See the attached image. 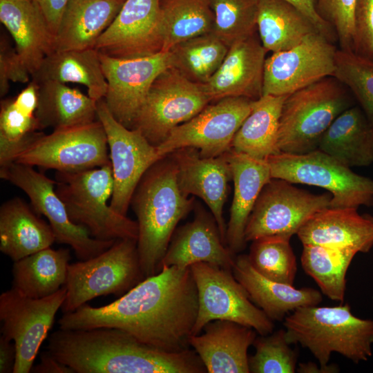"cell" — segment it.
Here are the masks:
<instances>
[{
	"mask_svg": "<svg viewBox=\"0 0 373 373\" xmlns=\"http://www.w3.org/2000/svg\"><path fill=\"white\" fill-rule=\"evenodd\" d=\"M106 135L97 120L43 132L15 162L60 172H77L111 163Z\"/></svg>",
	"mask_w": 373,
	"mask_h": 373,
	"instance_id": "cell-11",
	"label": "cell"
},
{
	"mask_svg": "<svg viewBox=\"0 0 373 373\" xmlns=\"http://www.w3.org/2000/svg\"><path fill=\"white\" fill-rule=\"evenodd\" d=\"M232 271L251 300L273 321H281L298 308L318 305L322 301L321 293L314 288L297 289L264 277L254 269L247 255L236 256Z\"/></svg>",
	"mask_w": 373,
	"mask_h": 373,
	"instance_id": "cell-25",
	"label": "cell"
},
{
	"mask_svg": "<svg viewBox=\"0 0 373 373\" xmlns=\"http://www.w3.org/2000/svg\"><path fill=\"white\" fill-rule=\"evenodd\" d=\"M229 48L213 32L189 39L170 50L173 67L189 79L205 84L220 68Z\"/></svg>",
	"mask_w": 373,
	"mask_h": 373,
	"instance_id": "cell-38",
	"label": "cell"
},
{
	"mask_svg": "<svg viewBox=\"0 0 373 373\" xmlns=\"http://www.w3.org/2000/svg\"><path fill=\"white\" fill-rule=\"evenodd\" d=\"M125 1L68 0L55 35L54 51L95 48Z\"/></svg>",
	"mask_w": 373,
	"mask_h": 373,
	"instance_id": "cell-28",
	"label": "cell"
},
{
	"mask_svg": "<svg viewBox=\"0 0 373 373\" xmlns=\"http://www.w3.org/2000/svg\"><path fill=\"white\" fill-rule=\"evenodd\" d=\"M233 182V197L227 225L226 242L235 255L246 245L247 220L264 186L271 179L267 160L230 149L225 153Z\"/></svg>",
	"mask_w": 373,
	"mask_h": 373,
	"instance_id": "cell-24",
	"label": "cell"
},
{
	"mask_svg": "<svg viewBox=\"0 0 373 373\" xmlns=\"http://www.w3.org/2000/svg\"><path fill=\"white\" fill-rule=\"evenodd\" d=\"M256 26L267 52H280L318 32L311 21L285 0H258Z\"/></svg>",
	"mask_w": 373,
	"mask_h": 373,
	"instance_id": "cell-35",
	"label": "cell"
},
{
	"mask_svg": "<svg viewBox=\"0 0 373 373\" xmlns=\"http://www.w3.org/2000/svg\"><path fill=\"white\" fill-rule=\"evenodd\" d=\"M189 340L208 373H249L248 349L257 337L249 327L226 320L207 323Z\"/></svg>",
	"mask_w": 373,
	"mask_h": 373,
	"instance_id": "cell-22",
	"label": "cell"
},
{
	"mask_svg": "<svg viewBox=\"0 0 373 373\" xmlns=\"http://www.w3.org/2000/svg\"><path fill=\"white\" fill-rule=\"evenodd\" d=\"M333 77L349 89L373 126V61L338 48Z\"/></svg>",
	"mask_w": 373,
	"mask_h": 373,
	"instance_id": "cell-42",
	"label": "cell"
},
{
	"mask_svg": "<svg viewBox=\"0 0 373 373\" xmlns=\"http://www.w3.org/2000/svg\"><path fill=\"white\" fill-rule=\"evenodd\" d=\"M213 33L229 47L254 34L258 0H210Z\"/></svg>",
	"mask_w": 373,
	"mask_h": 373,
	"instance_id": "cell-41",
	"label": "cell"
},
{
	"mask_svg": "<svg viewBox=\"0 0 373 373\" xmlns=\"http://www.w3.org/2000/svg\"><path fill=\"white\" fill-rule=\"evenodd\" d=\"M367 218H368L369 220H370L372 223H373V216L370 215V214H367V213H365V214H363Z\"/></svg>",
	"mask_w": 373,
	"mask_h": 373,
	"instance_id": "cell-52",
	"label": "cell"
},
{
	"mask_svg": "<svg viewBox=\"0 0 373 373\" xmlns=\"http://www.w3.org/2000/svg\"><path fill=\"white\" fill-rule=\"evenodd\" d=\"M198 291L191 267H163L137 284L116 300L102 306L84 304L59 319V328L123 330L158 349L180 352L196 321Z\"/></svg>",
	"mask_w": 373,
	"mask_h": 373,
	"instance_id": "cell-1",
	"label": "cell"
},
{
	"mask_svg": "<svg viewBox=\"0 0 373 373\" xmlns=\"http://www.w3.org/2000/svg\"><path fill=\"white\" fill-rule=\"evenodd\" d=\"M266 52L254 34L232 44L220 68L204 84L211 101L227 97L256 100L262 97Z\"/></svg>",
	"mask_w": 373,
	"mask_h": 373,
	"instance_id": "cell-21",
	"label": "cell"
},
{
	"mask_svg": "<svg viewBox=\"0 0 373 373\" xmlns=\"http://www.w3.org/2000/svg\"><path fill=\"white\" fill-rule=\"evenodd\" d=\"M108 88L104 98L113 116L131 128L149 90L157 77L173 67L170 50L153 55L117 58L99 52Z\"/></svg>",
	"mask_w": 373,
	"mask_h": 373,
	"instance_id": "cell-18",
	"label": "cell"
},
{
	"mask_svg": "<svg viewBox=\"0 0 373 373\" xmlns=\"http://www.w3.org/2000/svg\"><path fill=\"white\" fill-rule=\"evenodd\" d=\"M160 0H126L97 40L100 53L117 58L144 57L161 51Z\"/></svg>",
	"mask_w": 373,
	"mask_h": 373,
	"instance_id": "cell-19",
	"label": "cell"
},
{
	"mask_svg": "<svg viewBox=\"0 0 373 373\" xmlns=\"http://www.w3.org/2000/svg\"><path fill=\"white\" fill-rule=\"evenodd\" d=\"M17 352L14 342L6 336H0V372L13 373Z\"/></svg>",
	"mask_w": 373,
	"mask_h": 373,
	"instance_id": "cell-49",
	"label": "cell"
},
{
	"mask_svg": "<svg viewBox=\"0 0 373 373\" xmlns=\"http://www.w3.org/2000/svg\"><path fill=\"white\" fill-rule=\"evenodd\" d=\"M290 238L271 236L252 241L247 256L254 269L269 280L293 285L297 265Z\"/></svg>",
	"mask_w": 373,
	"mask_h": 373,
	"instance_id": "cell-40",
	"label": "cell"
},
{
	"mask_svg": "<svg viewBox=\"0 0 373 373\" xmlns=\"http://www.w3.org/2000/svg\"><path fill=\"white\" fill-rule=\"evenodd\" d=\"M176 166L168 155L144 174L131 204L137 217V247L144 278L160 271V265L178 222L193 207L194 198L180 191Z\"/></svg>",
	"mask_w": 373,
	"mask_h": 373,
	"instance_id": "cell-3",
	"label": "cell"
},
{
	"mask_svg": "<svg viewBox=\"0 0 373 373\" xmlns=\"http://www.w3.org/2000/svg\"><path fill=\"white\" fill-rule=\"evenodd\" d=\"M169 155L176 166L177 182L181 193L186 197L198 196L206 203L227 245L223 207L232 176L225 153L215 157H203L198 149L184 147Z\"/></svg>",
	"mask_w": 373,
	"mask_h": 373,
	"instance_id": "cell-20",
	"label": "cell"
},
{
	"mask_svg": "<svg viewBox=\"0 0 373 373\" xmlns=\"http://www.w3.org/2000/svg\"><path fill=\"white\" fill-rule=\"evenodd\" d=\"M298 372L302 373H334L339 371L338 367L335 365H327L326 367L318 365L314 363L309 362L307 363H300L296 369Z\"/></svg>",
	"mask_w": 373,
	"mask_h": 373,
	"instance_id": "cell-51",
	"label": "cell"
},
{
	"mask_svg": "<svg viewBox=\"0 0 373 373\" xmlns=\"http://www.w3.org/2000/svg\"><path fill=\"white\" fill-rule=\"evenodd\" d=\"M300 261L304 271L317 283L329 299L343 302L346 273L355 255L350 247L304 244Z\"/></svg>",
	"mask_w": 373,
	"mask_h": 373,
	"instance_id": "cell-37",
	"label": "cell"
},
{
	"mask_svg": "<svg viewBox=\"0 0 373 373\" xmlns=\"http://www.w3.org/2000/svg\"><path fill=\"white\" fill-rule=\"evenodd\" d=\"M300 10L314 24L317 30L332 42L336 39L333 28L318 14L316 0H285Z\"/></svg>",
	"mask_w": 373,
	"mask_h": 373,
	"instance_id": "cell-47",
	"label": "cell"
},
{
	"mask_svg": "<svg viewBox=\"0 0 373 373\" xmlns=\"http://www.w3.org/2000/svg\"><path fill=\"white\" fill-rule=\"evenodd\" d=\"M31 77L37 83L56 81L82 84L96 102L104 98L108 88L99 52L95 48L54 51Z\"/></svg>",
	"mask_w": 373,
	"mask_h": 373,
	"instance_id": "cell-31",
	"label": "cell"
},
{
	"mask_svg": "<svg viewBox=\"0 0 373 373\" xmlns=\"http://www.w3.org/2000/svg\"><path fill=\"white\" fill-rule=\"evenodd\" d=\"M287 96L267 95L254 100L250 113L233 139L231 149L262 160L280 153L279 124Z\"/></svg>",
	"mask_w": 373,
	"mask_h": 373,
	"instance_id": "cell-33",
	"label": "cell"
},
{
	"mask_svg": "<svg viewBox=\"0 0 373 373\" xmlns=\"http://www.w3.org/2000/svg\"><path fill=\"white\" fill-rule=\"evenodd\" d=\"M97 119L103 125L110 151L113 191L109 204L115 212L126 216L141 178L164 157L139 130L119 122L109 111L104 98L97 102Z\"/></svg>",
	"mask_w": 373,
	"mask_h": 373,
	"instance_id": "cell-16",
	"label": "cell"
},
{
	"mask_svg": "<svg viewBox=\"0 0 373 373\" xmlns=\"http://www.w3.org/2000/svg\"><path fill=\"white\" fill-rule=\"evenodd\" d=\"M211 101L204 84L169 68L154 80L131 128L157 146L174 128L193 118Z\"/></svg>",
	"mask_w": 373,
	"mask_h": 373,
	"instance_id": "cell-9",
	"label": "cell"
},
{
	"mask_svg": "<svg viewBox=\"0 0 373 373\" xmlns=\"http://www.w3.org/2000/svg\"><path fill=\"white\" fill-rule=\"evenodd\" d=\"M54 35L59 27L68 0H35Z\"/></svg>",
	"mask_w": 373,
	"mask_h": 373,
	"instance_id": "cell-48",
	"label": "cell"
},
{
	"mask_svg": "<svg viewBox=\"0 0 373 373\" xmlns=\"http://www.w3.org/2000/svg\"><path fill=\"white\" fill-rule=\"evenodd\" d=\"M31 371L36 373H75L73 369L61 363L48 351L42 353L40 362L32 368Z\"/></svg>",
	"mask_w": 373,
	"mask_h": 373,
	"instance_id": "cell-50",
	"label": "cell"
},
{
	"mask_svg": "<svg viewBox=\"0 0 373 373\" xmlns=\"http://www.w3.org/2000/svg\"><path fill=\"white\" fill-rule=\"evenodd\" d=\"M354 102L349 89L334 77H325L287 95L280 118V151L303 154L318 149L325 131Z\"/></svg>",
	"mask_w": 373,
	"mask_h": 373,
	"instance_id": "cell-6",
	"label": "cell"
},
{
	"mask_svg": "<svg viewBox=\"0 0 373 373\" xmlns=\"http://www.w3.org/2000/svg\"><path fill=\"white\" fill-rule=\"evenodd\" d=\"M48 352L75 373H205L197 353L166 352L116 328H59L48 338Z\"/></svg>",
	"mask_w": 373,
	"mask_h": 373,
	"instance_id": "cell-2",
	"label": "cell"
},
{
	"mask_svg": "<svg viewBox=\"0 0 373 373\" xmlns=\"http://www.w3.org/2000/svg\"><path fill=\"white\" fill-rule=\"evenodd\" d=\"M214 16L210 0H165L161 3V50L169 51L179 43L213 32Z\"/></svg>",
	"mask_w": 373,
	"mask_h": 373,
	"instance_id": "cell-36",
	"label": "cell"
},
{
	"mask_svg": "<svg viewBox=\"0 0 373 373\" xmlns=\"http://www.w3.org/2000/svg\"><path fill=\"white\" fill-rule=\"evenodd\" d=\"M302 244L350 247L367 253L373 247V223L356 208H326L297 232Z\"/></svg>",
	"mask_w": 373,
	"mask_h": 373,
	"instance_id": "cell-27",
	"label": "cell"
},
{
	"mask_svg": "<svg viewBox=\"0 0 373 373\" xmlns=\"http://www.w3.org/2000/svg\"><path fill=\"white\" fill-rule=\"evenodd\" d=\"M113 191L111 162L77 172L55 174V191L70 220L100 240H137L138 224L115 212L108 203Z\"/></svg>",
	"mask_w": 373,
	"mask_h": 373,
	"instance_id": "cell-5",
	"label": "cell"
},
{
	"mask_svg": "<svg viewBox=\"0 0 373 373\" xmlns=\"http://www.w3.org/2000/svg\"><path fill=\"white\" fill-rule=\"evenodd\" d=\"M271 178L323 188L332 194L330 208L373 206V180L356 174L325 152H280L267 159Z\"/></svg>",
	"mask_w": 373,
	"mask_h": 373,
	"instance_id": "cell-8",
	"label": "cell"
},
{
	"mask_svg": "<svg viewBox=\"0 0 373 373\" xmlns=\"http://www.w3.org/2000/svg\"><path fill=\"white\" fill-rule=\"evenodd\" d=\"M0 178L21 189L28 196L34 211L48 220L56 241L69 245L79 260L93 258L116 241L96 239L86 228L74 223L55 191V180L37 171L33 166L13 162L1 166Z\"/></svg>",
	"mask_w": 373,
	"mask_h": 373,
	"instance_id": "cell-12",
	"label": "cell"
},
{
	"mask_svg": "<svg viewBox=\"0 0 373 373\" xmlns=\"http://www.w3.org/2000/svg\"><path fill=\"white\" fill-rule=\"evenodd\" d=\"M253 99L227 97L208 104L189 121L174 128L157 146L164 157L184 147L199 151L203 157L222 155L231 149L233 139L251 111Z\"/></svg>",
	"mask_w": 373,
	"mask_h": 373,
	"instance_id": "cell-15",
	"label": "cell"
},
{
	"mask_svg": "<svg viewBox=\"0 0 373 373\" xmlns=\"http://www.w3.org/2000/svg\"><path fill=\"white\" fill-rule=\"evenodd\" d=\"M318 149L350 168L373 163V126L361 108L354 105L341 113L322 135Z\"/></svg>",
	"mask_w": 373,
	"mask_h": 373,
	"instance_id": "cell-30",
	"label": "cell"
},
{
	"mask_svg": "<svg viewBox=\"0 0 373 373\" xmlns=\"http://www.w3.org/2000/svg\"><path fill=\"white\" fill-rule=\"evenodd\" d=\"M41 133L35 113L12 99L1 102L0 166L15 162Z\"/></svg>",
	"mask_w": 373,
	"mask_h": 373,
	"instance_id": "cell-39",
	"label": "cell"
},
{
	"mask_svg": "<svg viewBox=\"0 0 373 373\" xmlns=\"http://www.w3.org/2000/svg\"><path fill=\"white\" fill-rule=\"evenodd\" d=\"M39 84L35 116L40 130L72 127L97 119V102L64 83L45 81Z\"/></svg>",
	"mask_w": 373,
	"mask_h": 373,
	"instance_id": "cell-32",
	"label": "cell"
},
{
	"mask_svg": "<svg viewBox=\"0 0 373 373\" xmlns=\"http://www.w3.org/2000/svg\"><path fill=\"white\" fill-rule=\"evenodd\" d=\"M144 279L137 240H117L100 254L68 265L61 309L72 312L96 297L123 295Z\"/></svg>",
	"mask_w": 373,
	"mask_h": 373,
	"instance_id": "cell-7",
	"label": "cell"
},
{
	"mask_svg": "<svg viewBox=\"0 0 373 373\" xmlns=\"http://www.w3.org/2000/svg\"><path fill=\"white\" fill-rule=\"evenodd\" d=\"M31 74L19 55L16 48L11 46L5 39L0 44V96L9 90L10 82L25 83Z\"/></svg>",
	"mask_w": 373,
	"mask_h": 373,
	"instance_id": "cell-46",
	"label": "cell"
},
{
	"mask_svg": "<svg viewBox=\"0 0 373 373\" xmlns=\"http://www.w3.org/2000/svg\"><path fill=\"white\" fill-rule=\"evenodd\" d=\"M56 241L49 224L21 198L15 197L0 207V250L14 262L39 251Z\"/></svg>",
	"mask_w": 373,
	"mask_h": 373,
	"instance_id": "cell-29",
	"label": "cell"
},
{
	"mask_svg": "<svg viewBox=\"0 0 373 373\" xmlns=\"http://www.w3.org/2000/svg\"><path fill=\"white\" fill-rule=\"evenodd\" d=\"M235 254L222 241L213 215L204 211L193 220L174 232L160 265L163 267H189L197 262H207L231 270Z\"/></svg>",
	"mask_w": 373,
	"mask_h": 373,
	"instance_id": "cell-23",
	"label": "cell"
},
{
	"mask_svg": "<svg viewBox=\"0 0 373 373\" xmlns=\"http://www.w3.org/2000/svg\"><path fill=\"white\" fill-rule=\"evenodd\" d=\"M356 0H317L319 15L333 28L341 50L354 52Z\"/></svg>",
	"mask_w": 373,
	"mask_h": 373,
	"instance_id": "cell-44",
	"label": "cell"
},
{
	"mask_svg": "<svg viewBox=\"0 0 373 373\" xmlns=\"http://www.w3.org/2000/svg\"><path fill=\"white\" fill-rule=\"evenodd\" d=\"M0 21L31 75L54 51L55 35L35 0H0Z\"/></svg>",
	"mask_w": 373,
	"mask_h": 373,
	"instance_id": "cell-26",
	"label": "cell"
},
{
	"mask_svg": "<svg viewBox=\"0 0 373 373\" xmlns=\"http://www.w3.org/2000/svg\"><path fill=\"white\" fill-rule=\"evenodd\" d=\"M66 296V288L42 298L27 297L12 287L0 296L1 335L12 341L17 356L13 373L31 371L39 350Z\"/></svg>",
	"mask_w": 373,
	"mask_h": 373,
	"instance_id": "cell-13",
	"label": "cell"
},
{
	"mask_svg": "<svg viewBox=\"0 0 373 373\" xmlns=\"http://www.w3.org/2000/svg\"><path fill=\"white\" fill-rule=\"evenodd\" d=\"M284 320L288 343L307 348L322 367L334 352L355 363L372 355L373 320L356 317L348 303L300 307Z\"/></svg>",
	"mask_w": 373,
	"mask_h": 373,
	"instance_id": "cell-4",
	"label": "cell"
},
{
	"mask_svg": "<svg viewBox=\"0 0 373 373\" xmlns=\"http://www.w3.org/2000/svg\"><path fill=\"white\" fill-rule=\"evenodd\" d=\"M253 345L254 355L249 357L252 373H294L298 354L286 340L285 330L280 329L256 337Z\"/></svg>",
	"mask_w": 373,
	"mask_h": 373,
	"instance_id": "cell-43",
	"label": "cell"
},
{
	"mask_svg": "<svg viewBox=\"0 0 373 373\" xmlns=\"http://www.w3.org/2000/svg\"><path fill=\"white\" fill-rule=\"evenodd\" d=\"M354 52L373 61V0H356Z\"/></svg>",
	"mask_w": 373,
	"mask_h": 373,
	"instance_id": "cell-45",
	"label": "cell"
},
{
	"mask_svg": "<svg viewBox=\"0 0 373 373\" xmlns=\"http://www.w3.org/2000/svg\"><path fill=\"white\" fill-rule=\"evenodd\" d=\"M190 267L198 300L192 335L200 334L207 323L216 320L240 323L254 329L260 335L273 332V321L251 300L231 270L207 262H197Z\"/></svg>",
	"mask_w": 373,
	"mask_h": 373,
	"instance_id": "cell-10",
	"label": "cell"
},
{
	"mask_svg": "<svg viewBox=\"0 0 373 373\" xmlns=\"http://www.w3.org/2000/svg\"><path fill=\"white\" fill-rule=\"evenodd\" d=\"M330 193L316 195L279 178L262 188L249 217L246 242L271 236L291 237L314 214L328 208Z\"/></svg>",
	"mask_w": 373,
	"mask_h": 373,
	"instance_id": "cell-14",
	"label": "cell"
},
{
	"mask_svg": "<svg viewBox=\"0 0 373 373\" xmlns=\"http://www.w3.org/2000/svg\"><path fill=\"white\" fill-rule=\"evenodd\" d=\"M70 249L48 247L14 262L12 287L32 298L50 296L67 280Z\"/></svg>",
	"mask_w": 373,
	"mask_h": 373,
	"instance_id": "cell-34",
	"label": "cell"
},
{
	"mask_svg": "<svg viewBox=\"0 0 373 373\" xmlns=\"http://www.w3.org/2000/svg\"><path fill=\"white\" fill-rule=\"evenodd\" d=\"M337 48L319 32L286 50L273 52L264 66L262 95H289L333 77Z\"/></svg>",
	"mask_w": 373,
	"mask_h": 373,
	"instance_id": "cell-17",
	"label": "cell"
}]
</instances>
